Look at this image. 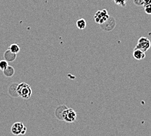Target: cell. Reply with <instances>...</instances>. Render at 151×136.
I'll return each mask as SVG.
<instances>
[{
    "label": "cell",
    "mask_w": 151,
    "mask_h": 136,
    "mask_svg": "<svg viewBox=\"0 0 151 136\" xmlns=\"http://www.w3.org/2000/svg\"><path fill=\"white\" fill-rule=\"evenodd\" d=\"M18 84L17 83H12L9 86L8 88V93L9 94V96L14 97V98L19 97V95L17 92Z\"/></svg>",
    "instance_id": "ba28073f"
},
{
    "label": "cell",
    "mask_w": 151,
    "mask_h": 136,
    "mask_svg": "<svg viewBox=\"0 0 151 136\" xmlns=\"http://www.w3.org/2000/svg\"><path fill=\"white\" fill-rule=\"evenodd\" d=\"M67 109H68V107L65 105H61L57 107L54 113L56 119H58L59 121H63V115Z\"/></svg>",
    "instance_id": "52a82bcc"
},
{
    "label": "cell",
    "mask_w": 151,
    "mask_h": 136,
    "mask_svg": "<svg viewBox=\"0 0 151 136\" xmlns=\"http://www.w3.org/2000/svg\"><path fill=\"white\" fill-rule=\"evenodd\" d=\"M145 52L139 49H134L133 51V57L137 60H142L145 58Z\"/></svg>",
    "instance_id": "30bf717a"
},
{
    "label": "cell",
    "mask_w": 151,
    "mask_h": 136,
    "mask_svg": "<svg viewBox=\"0 0 151 136\" xmlns=\"http://www.w3.org/2000/svg\"><path fill=\"white\" fill-rule=\"evenodd\" d=\"M113 1L115 2L116 5L121 6V7H125L128 0H113Z\"/></svg>",
    "instance_id": "5bb4252c"
},
{
    "label": "cell",
    "mask_w": 151,
    "mask_h": 136,
    "mask_svg": "<svg viewBox=\"0 0 151 136\" xmlns=\"http://www.w3.org/2000/svg\"><path fill=\"white\" fill-rule=\"evenodd\" d=\"M26 132H27V128H26V127H25V128H24L23 130H22V133H21V135H24V134H26Z\"/></svg>",
    "instance_id": "d6986e66"
},
{
    "label": "cell",
    "mask_w": 151,
    "mask_h": 136,
    "mask_svg": "<svg viewBox=\"0 0 151 136\" xmlns=\"http://www.w3.org/2000/svg\"><path fill=\"white\" fill-rule=\"evenodd\" d=\"M76 26L80 30H84L87 26L86 20L83 18H80L76 21Z\"/></svg>",
    "instance_id": "7c38bea8"
},
{
    "label": "cell",
    "mask_w": 151,
    "mask_h": 136,
    "mask_svg": "<svg viewBox=\"0 0 151 136\" xmlns=\"http://www.w3.org/2000/svg\"><path fill=\"white\" fill-rule=\"evenodd\" d=\"M77 118V113L74 109L68 108L65 111L63 115V121L67 123H73Z\"/></svg>",
    "instance_id": "3957f363"
},
{
    "label": "cell",
    "mask_w": 151,
    "mask_h": 136,
    "mask_svg": "<svg viewBox=\"0 0 151 136\" xmlns=\"http://www.w3.org/2000/svg\"><path fill=\"white\" fill-rule=\"evenodd\" d=\"M15 70L14 68L11 65H8L7 68H5L3 71V73L7 77H11L14 75Z\"/></svg>",
    "instance_id": "8fae6325"
},
{
    "label": "cell",
    "mask_w": 151,
    "mask_h": 136,
    "mask_svg": "<svg viewBox=\"0 0 151 136\" xmlns=\"http://www.w3.org/2000/svg\"><path fill=\"white\" fill-rule=\"evenodd\" d=\"M151 4V0H144V5L143 6H145L147 5H149Z\"/></svg>",
    "instance_id": "ac0fdd59"
},
{
    "label": "cell",
    "mask_w": 151,
    "mask_h": 136,
    "mask_svg": "<svg viewBox=\"0 0 151 136\" xmlns=\"http://www.w3.org/2000/svg\"><path fill=\"white\" fill-rule=\"evenodd\" d=\"M25 127H26V126H24L23 122H15L14 124L12 126L11 131L12 134H14L15 135H18L21 134L22 132Z\"/></svg>",
    "instance_id": "8992f818"
},
{
    "label": "cell",
    "mask_w": 151,
    "mask_h": 136,
    "mask_svg": "<svg viewBox=\"0 0 151 136\" xmlns=\"http://www.w3.org/2000/svg\"><path fill=\"white\" fill-rule=\"evenodd\" d=\"M144 11L146 14L151 15V4L144 6Z\"/></svg>",
    "instance_id": "2e32d148"
},
{
    "label": "cell",
    "mask_w": 151,
    "mask_h": 136,
    "mask_svg": "<svg viewBox=\"0 0 151 136\" xmlns=\"http://www.w3.org/2000/svg\"><path fill=\"white\" fill-rule=\"evenodd\" d=\"M4 57L5 60H6L7 62H12L15 60L16 58H17V55L13 52H12L10 50L8 49L5 51Z\"/></svg>",
    "instance_id": "9c48e42d"
},
{
    "label": "cell",
    "mask_w": 151,
    "mask_h": 136,
    "mask_svg": "<svg viewBox=\"0 0 151 136\" xmlns=\"http://www.w3.org/2000/svg\"><path fill=\"white\" fill-rule=\"evenodd\" d=\"M109 15L106 9H102L101 11H98L94 16V21L99 24H102L108 19Z\"/></svg>",
    "instance_id": "5b68a950"
},
{
    "label": "cell",
    "mask_w": 151,
    "mask_h": 136,
    "mask_svg": "<svg viewBox=\"0 0 151 136\" xmlns=\"http://www.w3.org/2000/svg\"><path fill=\"white\" fill-rule=\"evenodd\" d=\"M101 29L105 31H111L116 26L115 19L111 16H109V18L102 24H100Z\"/></svg>",
    "instance_id": "277c9868"
},
{
    "label": "cell",
    "mask_w": 151,
    "mask_h": 136,
    "mask_svg": "<svg viewBox=\"0 0 151 136\" xmlns=\"http://www.w3.org/2000/svg\"><path fill=\"white\" fill-rule=\"evenodd\" d=\"M17 92L19 96L24 100L29 99L32 94L31 87L26 83H21L18 84Z\"/></svg>",
    "instance_id": "6da1fadb"
},
{
    "label": "cell",
    "mask_w": 151,
    "mask_h": 136,
    "mask_svg": "<svg viewBox=\"0 0 151 136\" xmlns=\"http://www.w3.org/2000/svg\"><path fill=\"white\" fill-rule=\"evenodd\" d=\"M151 47L150 41L145 37H141L137 41V45L134 49H139L142 51L146 52L149 50Z\"/></svg>",
    "instance_id": "7a4b0ae2"
},
{
    "label": "cell",
    "mask_w": 151,
    "mask_h": 136,
    "mask_svg": "<svg viewBox=\"0 0 151 136\" xmlns=\"http://www.w3.org/2000/svg\"><path fill=\"white\" fill-rule=\"evenodd\" d=\"M134 4L138 7L144 5V0H133Z\"/></svg>",
    "instance_id": "e0dca14e"
},
{
    "label": "cell",
    "mask_w": 151,
    "mask_h": 136,
    "mask_svg": "<svg viewBox=\"0 0 151 136\" xmlns=\"http://www.w3.org/2000/svg\"><path fill=\"white\" fill-rule=\"evenodd\" d=\"M9 65L8 62L5 60H3L0 61V70L4 71L5 68H7Z\"/></svg>",
    "instance_id": "9a60e30c"
},
{
    "label": "cell",
    "mask_w": 151,
    "mask_h": 136,
    "mask_svg": "<svg viewBox=\"0 0 151 136\" xmlns=\"http://www.w3.org/2000/svg\"><path fill=\"white\" fill-rule=\"evenodd\" d=\"M9 49L12 52L16 54V55H17V54L20 52V47L17 43L11 44V45L9 46Z\"/></svg>",
    "instance_id": "4fadbf2b"
}]
</instances>
